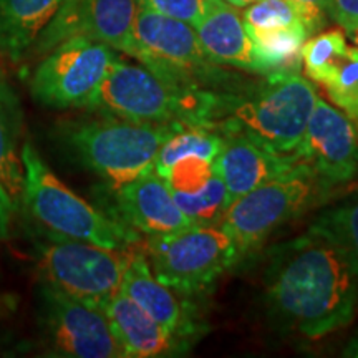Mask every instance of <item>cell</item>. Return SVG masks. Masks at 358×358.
Returning <instances> with one entry per match:
<instances>
[{
	"mask_svg": "<svg viewBox=\"0 0 358 358\" xmlns=\"http://www.w3.org/2000/svg\"><path fill=\"white\" fill-rule=\"evenodd\" d=\"M266 299L282 327L317 340L350 324L358 307V275L332 239L310 229L272 249Z\"/></svg>",
	"mask_w": 358,
	"mask_h": 358,
	"instance_id": "6da1fadb",
	"label": "cell"
},
{
	"mask_svg": "<svg viewBox=\"0 0 358 358\" xmlns=\"http://www.w3.org/2000/svg\"><path fill=\"white\" fill-rule=\"evenodd\" d=\"M317 100L315 85L299 71L267 75L254 88L224 93L213 127L219 133L243 134L274 155L299 159Z\"/></svg>",
	"mask_w": 358,
	"mask_h": 358,
	"instance_id": "7a4b0ae2",
	"label": "cell"
},
{
	"mask_svg": "<svg viewBox=\"0 0 358 358\" xmlns=\"http://www.w3.org/2000/svg\"><path fill=\"white\" fill-rule=\"evenodd\" d=\"M22 164L20 206L45 239L83 241L118 250L141 243L140 234L87 203L58 179L30 141L22 143Z\"/></svg>",
	"mask_w": 358,
	"mask_h": 358,
	"instance_id": "3957f363",
	"label": "cell"
},
{
	"mask_svg": "<svg viewBox=\"0 0 358 358\" xmlns=\"http://www.w3.org/2000/svg\"><path fill=\"white\" fill-rule=\"evenodd\" d=\"M226 92L189 88L116 58L88 110L138 123L213 127Z\"/></svg>",
	"mask_w": 358,
	"mask_h": 358,
	"instance_id": "277c9868",
	"label": "cell"
},
{
	"mask_svg": "<svg viewBox=\"0 0 358 358\" xmlns=\"http://www.w3.org/2000/svg\"><path fill=\"white\" fill-rule=\"evenodd\" d=\"M182 124L138 123L100 113L65 122L60 140L82 166L115 189L153 171L161 145Z\"/></svg>",
	"mask_w": 358,
	"mask_h": 358,
	"instance_id": "5b68a950",
	"label": "cell"
},
{
	"mask_svg": "<svg viewBox=\"0 0 358 358\" xmlns=\"http://www.w3.org/2000/svg\"><path fill=\"white\" fill-rule=\"evenodd\" d=\"M133 58L159 78L181 87L214 92L241 90L204 52L194 27L141 6L134 22Z\"/></svg>",
	"mask_w": 358,
	"mask_h": 358,
	"instance_id": "8992f818",
	"label": "cell"
},
{
	"mask_svg": "<svg viewBox=\"0 0 358 358\" xmlns=\"http://www.w3.org/2000/svg\"><path fill=\"white\" fill-rule=\"evenodd\" d=\"M143 252L151 272L186 297H199L239 262L234 239L221 226H189L166 236L146 237Z\"/></svg>",
	"mask_w": 358,
	"mask_h": 358,
	"instance_id": "52a82bcc",
	"label": "cell"
},
{
	"mask_svg": "<svg viewBox=\"0 0 358 358\" xmlns=\"http://www.w3.org/2000/svg\"><path fill=\"white\" fill-rule=\"evenodd\" d=\"M329 192L308 164L292 168L232 201L219 226L229 234L241 256L257 249L280 226L299 217Z\"/></svg>",
	"mask_w": 358,
	"mask_h": 358,
	"instance_id": "ba28073f",
	"label": "cell"
},
{
	"mask_svg": "<svg viewBox=\"0 0 358 358\" xmlns=\"http://www.w3.org/2000/svg\"><path fill=\"white\" fill-rule=\"evenodd\" d=\"M136 248L118 250L83 241L45 239L35 244V264L45 287L103 308L122 289L123 274Z\"/></svg>",
	"mask_w": 358,
	"mask_h": 358,
	"instance_id": "9c48e42d",
	"label": "cell"
},
{
	"mask_svg": "<svg viewBox=\"0 0 358 358\" xmlns=\"http://www.w3.org/2000/svg\"><path fill=\"white\" fill-rule=\"evenodd\" d=\"M118 53L88 37H73L45 53L30 78L40 105L57 110H88Z\"/></svg>",
	"mask_w": 358,
	"mask_h": 358,
	"instance_id": "30bf717a",
	"label": "cell"
},
{
	"mask_svg": "<svg viewBox=\"0 0 358 358\" xmlns=\"http://www.w3.org/2000/svg\"><path fill=\"white\" fill-rule=\"evenodd\" d=\"M40 332L47 355L64 358H124L103 308L42 285Z\"/></svg>",
	"mask_w": 358,
	"mask_h": 358,
	"instance_id": "8fae6325",
	"label": "cell"
},
{
	"mask_svg": "<svg viewBox=\"0 0 358 358\" xmlns=\"http://www.w3.org/2000/svg\"><path fill=\"white\" fill-rule=\"evenodd\" d=\"M138 7V0H64L32 52L45 55L65 40L88 37L133 57Z\"/></svg>",
	"mask_w": 358,
	"mask_h": 358,
	"instance_id": "7c38bea8",
	"label": "cell"
},
{
	"mask_svg": "<svg viewBox=\"0 0 358 358\" xmlns=\"http://www.w3.org/2000/svg\"><path fill=\"white\" fill-rule=\"evenodd\" d=\"M299 159L308 164L327 191L358 174V129L348 116L319 98L308 118Z\"/></svg>",
	"mask_w": 358,
	"mask_h": 358,
	"instance_id": "4fadbf2b",
	"label": "cell"
},
{
	"mask_svg": "<svg viewBox=\"0 0 358 358\" xmlns=\"http://www.w3.org/2000/svg\"><path fill=\"white\" fill-rule=\"evenodd\" d=\"M120 290L158 324L166 327L187 348L203 334V322L189 297L156 279L145 252L138 248L129 257Z\"/></svg>",
	"mask_w": 358,
	"mask_h": 358,
	"instance_id": "5bb4252c",
	"label": "cell"
},
{
	"mask_svg": "<svg viewBox=\"0 0 358 358\" xmlns=\"http://www.w3.org/2000/svg\"><path fill=\"white\" fill-rule=\"evenodd\" d=\"M302 64L308 78L358 129V47H350L340 30L319 34L303 43Z\"/></svg>",
	"mask_w": 358,
	"mask_h": 358,
	"instance_id": "9a60e30c",
	"label": "cell"
},
{
	"mask_svg": "<svg viewBox=\"0 0 358 358\" xmlns=\"http://www.w3.org/2000/svg\"><path fill=\"white\" fill-rule=\"evenodd\" d=\"M115 219L145 237L166 236L194 226L179 209L166 181L155 171L115 187Z\"/></svg>",
	"mask_w": 358,
	"mask_h": 358,
	"instance_id": "2e32d148",
	"label": "cell"
},
{
	"mask_svg": "<svg viewBox=\"0 0 358 358\" xmlns=\"http://www.w3.org/2000/svg\"><path fill=\"white\" fill-rule=\"evenodd\" d=\"M124 358L173 357L189 350L122 290L103 307Z\"/></svg>",
	"mask_w": 358,
	"mask_h": 358,
	"instance_id": "e0dca14e",
	"label": "cell"
},
{
	"mask_svg": "<svg viewBox=\"0 0 358 358\" xmlns=\"http://www.w3.org/2000/svg\"><path fill=\"white\" fill-rule=\"evenodd\" d=\"M221 134L222 146L214 166L226 185L229 204L268 179L285 173L299 161L271 153L243 134Z\"/></svg>",
	"mask_w": 358,
	"mask_h": 358,
	"instance_id": "ac0fdd59",
	"label": "cell"
},
{
	"mask_svg": "<svg viewBox=\"0 0 358 358\" xmlns=\"http://www.w3.org/2000/svg\"><path fill=\"white\" fill-rule=\"evenodd\" d=\"M194 30L204 52L217 65H231L264 75L261 58L237 8L222 0H211L208 12L194 25Z\"/></svg>",
	"mask_w": 358,
	"mask_h": 358,
	"instance_id": "d6986e66",
	"label": "cell"
},
{
	"mask_svg": "<svg viewBox=\"0 0 358 358\" xmlns=\"http://www.w3.org/2000/svg\"><path fill=\"white\" fill-rule=\"evenodd\" d=\"M64 0H0V55L19 64Z\"/></svg>",
	"mask_w": 358,
	"mask_h": 358,
	"instance_id": "ffe728a7",
	"label": "cell"
},
{
	"mask_svg": "<svg viewBox=\"0 0 358 358\" xmlns=\"http://www.w3.org/2000/svg\"><path fill=\"white\" fill-rule=\"evenodd\" d=\"M22 143L19 100L0 71V185L6 187L17 206H20L24 185Z\"/></svg>",
	"mask_w": 358,
	"mask_h": 358,
	"instance_id": "44dd1931",
	"label": "cell"
},
{
	"mask_svg": "<svg viewBox=\"0 0 358 358\" xmlns=\"http://www.w3.org/2000/svg\"><path fill=\"white\" fill-rule=\"evenodd\" d=\"M261 64L264 75L295 73L302 66V47L310 37L303 27L257 30L245 25Z\"/></svg>",
	"mask_w": 358,
	"mask_h": 358,
	"instance_id": "7402d4cb",
	"label": "cell"
},
{
	"mask_svg": "<svg viewBox=\"0 0 358 358\" xmlns=\"http://www.w3.org/2000/svg\"><path fill=\"white\" fill-rule=\"evenodd\" d=\"M221 146L222 134L217 129L201 124H182L161 145L153 171L161 176L176 161L187 156L216 161Z\"/></svg>",
	"mask_w": 358,
	"mask_h": 358,
	"instance_id": "603a6c76",
	"label": "cell"
},
{
	"mask_svg": "<svg viewBox=\"0 0 358 358\" xmlns=\"http://www.w3.org/2000/svg\"><path fill=\"white\" fill-rule=\"evenodd\" d=\"M310 229L332 239L345 252L358 275V194L322 213Z\"/></svg>",
	"mask_w": 358,
	"mask_h": 358,
	"instance_id": "cb8c5ba5",
	"label": "cell"
},
{
	"mask_svg": "<svg viewBox=\"0 0 358 358\" xmlns=\"http://www.w3.org/2000/svg\"><path fill=\"white\" fill-rule=\"evenodd\" d=\"M186 217L196 226H219L229 208V196L219 173L192 194H173Z\"/></svg>",
	"mask_w": 358,
	"mask_h": 358,
	"instance_id": "d4e9b609",
	"label": "cell"
},
{
	"mask_svg": "<svg viewBox=\"0 0 358 358\" xmlns=\"http://www.w3.org/2000/svg\"><path fill=\"white\" fill-rule=\"evenodd\" d=\"M243 19L245 25L257 30L285 27H303L307 30L302 13L292 0H256L252 6L244 8Z\"/></svg>",
	"mask_w": 358,
	"mask_h": 358,
	"instance_id": "484cf974",
	"label": "cell"
},
{
	"mask_svg": "<svg viewBox=\"0 0 358 358\" xmlns=\"http://www.w3.org/2000/svg\"><path fill=\"white\" fill-rule=\"evenodd\" d=\"M141 7L194 27L208 12L211 0H138Z\"/></svg>",
	"mask_w": 358,
	"mask_h": 358,
	"instance_id": "4316f807",
	"label": "cell"
},
{
	"mask_svg": "<svg viewBox=\"0 0 358 358\" xmlns=\"http://www.w3.org/2000/svg\"><path fill=\"white\" fill-rule=\"evenodd\" d=\"M302 13L308 34H317L325 25L329 13V0H292Z\"/></svg>",
	"mask_w": 358,
	"mask_h": 358,
	"instance_id": "83f0119b",
	"label": "cell"
},
{
	"mask_svg": "<svg viewBox=\"0 0 358 358\" xmlns=\"http://www.w3.org/2000/svg\"><path fill=\"white\" fill-rule=\"evenodd\" d=\"M329 15L350 35L358 29V0H329Z\"/></svg>",
	"mask_w": 358,
	"mask_h": 358,
	"instance_id": "f1b7e54d",
	"label": "cell"
},
{
	"mask_svg": "<svg viewBox=\"0 0 358 358\" xmlns=\"http://www.w3.org/2000/svg\"><path fill=\"white\" fill-rule=\"evenodd\" d=\"M17 209H19V206L13 203V199L6 191V187L0 185V241L8 237L12 219L15 216Z\"/></svg>",
	"mask_w": 358,
	"mask_h": 358,
	"instance_id": "f546056e",
	"label": "cell"
},
{
	"mask_svg": "<svg viewBox=\"0 0 358 358\" xmlns=\"http://www.w3.org/2000/svg\"><path fill=\"white\" fill-rule=\"evenodd\" d=\"M343 355H347V357H358V332L353 335L350 342H348V345L345 347V350H343Z\"/></svg>",
	"mask_w": 358,
	"mask_h": 358,
	"instance_id": "4dcf8cb0",
	"label": "cell"
},
{
	"mask_svg": "<svg viewBox=\"0 0 358 358\" xmlns=\"http://www.w3.org/2000/svg\"><path fill=\"white\" fill-rule=\"evenodd\" d=\"M224 3H227V6L237 8V10H244V8H248L249 6H252L256 0H222Z\"/></svg>",
	"mask_w": 358,
	"mask_h": 358,
	"instance_id": "1f68e13d",
	"label": "cell"
},
{
	"mask_svg": "<svg viewBox=\"0 0 358 358\" xmlns=\"http://www.w3.org/2000/svg\"><path fill=\"white\" fill-rule=\"evenodd\" d=\"M348 37H350V38L353 40V42H355L357 47H358V29L355 30V32H352L350 35H348Z\"/></svg>",
	"mask_w": 358,
	"mask_h": 358,
	"instance_id": "d6a6232c",
	"label": "cell"
}]
</instances>
